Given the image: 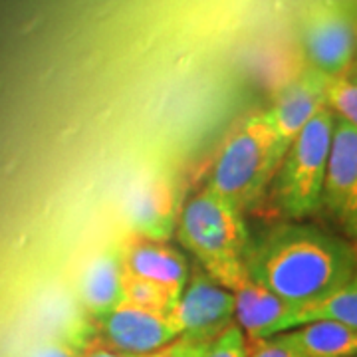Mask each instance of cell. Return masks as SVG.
<instances>
[{
	"label": "cell",
	"instance_id": "obj_1",
	"mask_svg": "<svg viewBox=\"0 0 357 357\" xmlns=\"http://www.w3.org/2000/svg\"><path fill=\"white\" fill-rule=\"evenodd\" d=\"M244 268L248 280L302 307L357 276V250L349 241L314 225L282 222L250 241Z\"/></svg>",
	"mask_w": 357,
	"mask_h": 357
},
{
	"label": "cell",
	"instance_id": "obj_2",
	"mask_svg": "<svg viewBox=\"0 0 357 357\" xmlns=\"http://www.w3.org/2000/svg\"><path fill=\"white\" fill-rule=\"evenodd\" d=\"M181 244L191 252L213 280L236 292L248 278L244 258L250 246V236L232 204L206 189L192 195L183 204L177 218Z\"/></svg>",
	"mask_w": 357,
	"mask_h": 357
},
{
	"label": "cell",
	"instance_id": "obj_3",
	"mask_svg": "<svg viewBox=\"0 0 357 357\" xmlns=\"http://www.w3.org/2000/svg\"><path fill=\"white\" fill-rule=\"evenodd\" d=\"M280 163L278 141L268 114L248 115L222 141L206 189L243 213L262 197Z\"/></svg>",
	"mask_w": 357,
	"mask_h": 357
},
{
	"label": "cell",
	"instance_id": "obj_4",
	"mask_svg": "<svg viewBox=\"0 0 357 357\" xmlns=\"http://www.w3.org/2000/svg\"><path fill=\"white\" fill-rule=\"evenodd\" d=\"M333 123L335 114L328 105L321 107L298 133L276 169L272 195L284 217L302 220L321 208Z\"/></svg>",
	"mask_w": 357,
	"mask_h": 357
},
{
	"label": "cell",
	"instance_id": "obj_5",
	"mask_svg": "<svg viewBox=\"0 0 357 357\" xmlns=\"http://www.w3.org/2000/svg\"><path fill=\"white\" fill-rule=\"evenodd\" d=\"M302 42L314 70L344 76L357 50V14L347 0H319L304 16Z\"/></svg>",
	"mask_w": 357,
	"mask_h": 357
},
{
	"label": "cell",
	"instance_id": "obj_6",
	"mask_svg": "<svg viewBox=\"0 0 357 357\" xmlns=\"http://www.w3.org/2000/svg\"><path fill=\"white\" fill-rule=\"evenodd\" d=\"M167 318L178 337L213 344L234 319V294L206 272H195Z\"/></svg>",
	"mask_w": 357,
	"mask_h": 357
},
{
	"label": "cell",
	"instance_id": "obj_7",
	"mask_svg": "<svg viewBox=\"0 0 357 357\" xmlns=\"http://www.w3.org/2000/svg\"><path fill=\"white\" fill-rule=\"evenodd\" d=\"M98 321V340L112 349L131 356H149L178 337L167 314L149 312L126 302Z\"/></svg>",
	"mask_w": 357,
	"mask_h": 357
},
{
	"label": "cell",
	"instance_id": "obj_8",
	"mask_svg": "<svg viewBox=\"0 0 357 357\" xmlns=\"http://www.w3.org/2000/svg\"><path fill=\"white\" fill-rule=\"evenodd\" d=\"M330 79L332 77L310 68L307 72L296 77L282 89L274 105L266 112L276 133L278 153L282 159L307 121L318 114L321 107L328 105Z\"/></svg>",
	"mask_w": 357,
	"mask_h": 357
},
{
	"label": "cell",
	"instance_id": "obj_9",
	"mask_svg": "<svg viewBox=\"0 0 357 357\" xmlns=\"http://www.w3.org/2000/svg\"><path fill=\"white\" fill-rule=\"evenodd\" d=\"M126 215L137 236L165 243L177 227V201L167 177L139 178L126 199Z\"/></svg>",
	"mask_w": 357,
	"mask_h": 357
},
{
	"label": "cell",
	"instance_id": "obj_10",
	"mask_svg": "<svg viewBox=\"0 0 357 357\" xmlns=\"http://www.w3.org/2000/svg\"><path fill=\"white\" fill-rule=\"evenodd\" d=\"M119 248L123 270L133 276L163 284L177 294L185 290L191 278L187 258L167 243L133 236Z\"/></svg>",
	"mask_w": 357,
	"mask_h": 357
},
{
	"label": "cell",
	"instance_id": "obj_11",
	"mask_svg": "<svg viewBox=\"0 0 357 357\" xmlns=\"http://www.w3.org/2000/svg\"><path fill=\"white\" fill-rule=\"evenodd\" d=\"M356 187L357 129L335 115L324 191H321V208H326L335 220H340Z\"/></svg>",
	"mask_w": 357,
	"mask_h": 357
},
{
	"label": "cell",
	"instance_id": "obj_12",
	"mask_svg": "<svg viewBox=\"0 0 357 357\" xmlns=\"http://www.w3.org/2000/svg\"><path fill=\"white\" fill-rule=\"evenodd\" d=\"M232 294H234V319L248 342L278 335L284 319L294 310V306L286 304L278 296L268 292L266 288L248 278Z\"/></svg>",
	"mask_w": 357,
	"mask_h": 357
},
{
	"label": "cell",
	"instance_id": "obj_13",
	"mask_svg": "<svg viewBox=\"0 0 357 357\" xmlns=\"http://www.w3.org/2000/svg\"><path fill=\"white\" fill-rule=\"evenodd\" d=\"M121 276L123 264L119 246H109L89 260L79 282L82 304L89 316L103 318L123 302Z\"/></svg>",
	"mask_w": 357,
	"mask_h": 357
},
{
	"label": "cell",
	"instance_id": "obj_14",
	"mask_svg": "<svg viewBox=\"0 0 357 357\" xmlns=\"http://www.w3.org/2000/svg\"><path fill=\"white\" fill-rule=\"evenodd\" d=\"M282 340L304 357L357 356V332L340 321L318 319L282 332Z\"/></svg>",
	"mask_w": 357,
	"mask_h": 357
},
{
	"label": "cell",
	"instance_id": "obj_15",
	"mask_svg": "<svg viewBox=\"0 0 357 357\" xmlns=\"http://www.w3.org/2000/svg\"><path fill=\"white\" fill-rule=\"evenodd\" d=\"M318 319L340 321L357 332V276H354L340 290H335L318 302L294 307L288 314V318L284 319L280 333L310 324V321H318Z\"/></svg>",
	"mask_w": 357,
	"mask_h": 357
},
{
	"label": "cell",
	"instance_id": "obj_16",
	"mask_svg": "<svg viewBox=\"0 0 357 357\" xmlns=\"http://www.w3.org/2000/svg\"><path fill=\"white\" fill-rule=\"evenodd\" d=\"M121 294H123L126 304L143 307L149 312H159V314H169L171 307L177 304L178 296H181L163 284L133 276L126 270L121 276Z\"/></svg>",
	"mask_w": 357,
	"mask_h": 357
},
{
	"label": "cell",
	"instance_id": "obj_17",
	"mask_svg": "<svg viewBox=\"0 0 357 357\" xmlns=\"http://www.w3.org/2000/svg\"><path fill=\"white\" fill-rule=\"evenodd\" d=\"M328 107L357 129V79L332 77L328 86Z\"/></svg>",
	"mask_w": 357,
	"mask_h": 357
},
{
	"label": "cell",
	"instance_id": "obj_18",
	"mask_svg": "<svg viewBox=\"0 0 357 357\" xmlns=\"http://www.w3.org/2000/svg\"><path fill=\"white\" fill-rule=\"evenodd\" d=\"M204 357H246V337L236 324H230L225 332L208 345Z\"/></svg>",
	"mask_w": 357,
	"mask_h": 357
},
{
	"label": "cell",
	"instance_id": "obj_19",
	"mask_svg": "<svg viewBox=\"0 0 357 357\" xmlns=\"http://www.w3.org/2000/svg\"><path fill=\"white\" fill-rule=\"evenodd\" d=\"M88 345L77 342L74 337H58L36 345L26 357H84Z\"/></svg>",
	"mask_w": 357,
	"mask_h": 357
},
{
	"label": "cell",
	"instance_id": "obj_20",
	"mask_svg": "<svg viewBox=\"0 0 357 357\" xmlns=\"http://www.w3.org/2000/svg\"><path fill=\"white\" fill-rule=\"evenodd\" d=\"M246 357H304L298 354L292 345L286 344L282 335H272L266 340H246Z\"/></svg>",
	"mask_w": 357,
	"mask_h": 357
},
{
	"label": "cell",
	"instance_id": "obj_21",
	"mask_svg": "<svg viewBox=\"0 0 357 357\" xmlns=\"http://www.w3.org/2000/svg\"><path fill=\"white\" fill-rule=\"evenodd\" d=\"M211 344L204 342H192L187 337H177L175 342H171L165 347L157 349L147 357H204L206 349Z\"/></svg>",
	"mask_w": 357,
	"mask_h": 357
},
{
	"label": "cell",
	"instance_id": "obj_22",
	"mask_svg": "<svg viewBox=\"0 0 357 357\" xmlns=\"http://www.w3.org/2000/svg\"><path fill=\"white\" fill-rule=\"evenodd\" d=\"M340 227L345 230V234L349 236V238H354L357 241V187L354 195H351V199H349V203L345 206L344 215L340 217Z\"/></svg>",
	"mask_w": 357,
	"mask_h": 357
},
{
	"label": "cell",
	"instance_id": "obj_23",
	"mask_svg": "<svg viewBox=\"0 0 357 357\" xmlns=\"http://www.w3.org/2000/svg\"><path fill=\"white\" fill-rule=\"evenodd\" d=\"M84 357H147V356H131V354H123V351H117V349H112L105 344H102L98 337L91 342V344L86 347V354Z\"/></svg>",
	"mask_w": 357,
	"mask_h": 357
},
{
	"label": "cell",
	"instance_id": "obj_24",
	"mask_svg": "<svg viewBox=\"0 0 357 357\" xmlns=\"http://www.w3.org/2000/svg\"><path fill=\"white\" fill-rule=\"evenodd\" d=\"M347 4H349V6L354 8V13L357 14V0H347Z\"/></svg>",
	"mask_w": 357,
	"mask_h": 357
},
{
	"label": "cell",
	"instance_id": "obj_25",
	"mask_svg": "<svg viewBox=\"0 0 357 357\" xmlns=\"http://www.w3.org/2000/svg\"><path fill=\"white\" fill-rule=\"evenodd\" d=\"M356 60H357V50H356Z\"/></svg>",
	"mask_w": 357,
	"mask_h": 357
},
{
	"label": "cell",
	"instance_id": "obj_26",
	"mask_svg": "<svg viewBox=\"0 0 357 357\" xmlns=\"http://www.w3.org/2000/svg\"><path fill=\"white\" fill-rule=\"evenodd\" d=\"M354 357H357V356H354Z\"/></svg>",
	"mask_w": 357,
	"mask_h": 357
}]
</instances>
